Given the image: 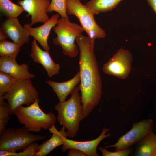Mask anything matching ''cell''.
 Masks as SVG:
<instances>
[{"label":"cell","instance_id":"1","mask_svg":"<svg viewBox=\"0 0 156 156\" xmlns=\"http://www.w3.org/2000/svg\"><path fill=\"white\" fill-rule=\"evenodd\" d=\"M95 40L82 34L76 41L79 48L81 92L83 118L98 105L101 98V80L94 50Z\"/></svg>","mask_w":156,"mask_h":156},{"label":"cell","instance_id":"2","mask_svg":"<svg viewBox=\"0 0 156 156\" xmlns=\"http://www.w3.org/2000/svg\"><path fill=\"white\" fill-rule=\"evenodd\" d=\"M78 87H76L66 101H59L55 106L57 112V120L64 127L68 137L76 136L79 130L80 122L83 119V108Z\"/></svg>","mask_w":156,"mask_h":156},{"label":"cell","instance_id":"3","mask_svg":"<svg viewBox=\"0 0 156 156\" xmlns=\"http://www.w3.org/2000/svg\"><path fill=\"white\" fill-rule=\"evenodd\" d=\"M39 99H36L33 103L27 107L21 106L14 111L15 114L21 124L30 132H40L42 129H48L55 124L56 117L52 112L45 113L40 107Z\"/></svg>","mask_w":156,"mask_h":156},{"label":"cell","instance_id":"4","mask_svg":"<svg viewBox=\"0 0 156 156\" xmlns=\"http://www.w3.org/2000/svg\"><path fill=\"white\" fill-rule=\"evenodd\" d=\"M53 29L57 35L53 40V43L62 47L64 56L76 57L79 50L75 42L84 31L81 26L71 22L69 19L61 18Z\"/></svg>","mask_w":156,"mask_h":156},{"label":"cell","instance_id":"5","mask_svg":"<svg viewBox=\"0 0 156 156\" xmlns=\"http://www.w3.org/2000/svg\"><path fill=\"white\" fill-rule=\"evenodd\" d=\"M47 137L31 133L24 126L18 128L6 127L0 133V150L14 152L23 150L32 143Z\"/></svg>","mask_w":156,"mask_h":156},{"label":"cell","instance_id":"6","mask_svg":"<svg viewBox=\"0 0 156 156\" xmlns=\"http://www.w3.org/2000/svg\"><path fill=\"white\" fill-rule=\"evenodd\" d=\"M39 93L33 86L31 79L18 80L3 96L8 102L10 114L18 107L30 105L39 99Z\"/></svg>","mask_w":156,"mask_h":156},{"label":"cell","instance_id":"7","mask_svg":"<svg viewBox=\"0 0 156 156\" xmlns=\"http://www.w3.org/2000/svg\"><path fill=\"white\" fill-rule=\"evenodd\" d=\"M67 13L77 18L84 31L91 38L95 40L106 36L105 31L96 23L93 12L82 4L80 0H67Z\"/></svg>","mask_w":156,"mask_h":156},{"label":"cell","instance_id":"8","mask_svg":"<svg viewBox=\"0 0 156 156\" xmlns=\"http://www.w3.org/2000/svg\"><path fill=\"white\" fill-rule=\"evenodd\" d=\"M153 121L150 119L133 122L131 129L120 137L115 144L106 146V148H114L115 151L129 148L152 131Z\"/></svg>","mask_w":156,"mask_h":156},{"label":"cell","instance_id":"9","mask_svg":"<svg viewBox=\"0 0 156 156\" xmlns=\"http://www.w3.org/2000/svg\"><path fill=\"white\" fill-rule=\"evenodd\" d=\"M132 60L130 51L121 48L103 64L102 70L106 74L125 79L129 74Z\"/></svg>","mask_w":156,"mask_h":156},{"label":"cell","instance_id":"10","mask_svg":"<svg viewBox=\"0 0 156 156\" xmlns=\"http://www.w3.org/2000/svg\"><path fill=\"white\" fill-rule=\"evenodd\" d=\"M109 131V129L103 127L101 133L97 138L90 141H79L66 138L61 147V151L65 152L69 149L74 148L81 151L86 156H99L97 152V147L102 140L111 136L110 133L107 134Z\"/></svg>","mask_w":156,"mask_h":156},{"label":"cell","instance_id":"11","mask_svg":"<svg viewBox=\"0 0 156 156\" xmlns=\"http://www.w3.org/2000/svg\"><path fill=\"white\" fill-rule=\"evenodd\" d=\"M51 0H19L17 3L31 17V26L37 23H45L49 18L47 10Z\"/></svg>","mask_w":156,"mask_h":156},{"label":"cell","instance_id":"12","mask_svg":"<svg viewBox=\"0 0 156 156\" xmlns=\"http://www.w3.org/2000/svg\"><path fill=\"white\" fill-rule=\"evenodd\" d=\"M0 29L8 37L21 47L29 41V32L21 25L17 18H7L1 24Z\"/></svg>","mask_w":156,"mask_h":156},{"label":"cell","instance_id":"13","mask_svg":"<svg viewBox=\"0 0 156 156\" xmlns=\"http://www.w3.org/2000/svg\"><path fill=\"white\" fill-rule=\"evenodd\" d=\"M59 17L60 15L58 13L53 14L43 24L37 27H33L30 23L24 24L23 27L44 50L49 51L50 48L48 43V36L51 29L57 25Z\"/></svg>","mask_w":156,"mask_h":156},{"label":"cell","instance_id":"14","mask_svg":"<svg viewBox=\"0 0 156 156\" xmlns=\"http://www.w3.org/2000/svg\"><path fill=\"white\" fill-rule=\"evenodd\" d=\"M30 56L34 62L42 65L49 78L59 73L60 64L53 61L49 51H44L39 47L34 39L31 43Z\"/></svg>","mask_w":156,"mask_h":156},{"label":"cell","instance_id":"15","mask_svg":"<svg viewBox=\"0 0 156 156\" xmlns=\"http://www.w3.org/2000/svg\"><path fill=\"white\" fill-rule=\"evenodd\" d=\"M0 71L7 73L18 80L31 79L35 75L31 73L27 64H18L16 59L0 57Z\"/></svg>","mask_w":156,"mask_h":156},{"label":"cell","instance_id":"16","mask_svg":"<svg viewBox=\"0 0 156 156\" xmlns=\"http://www.w3.org/2000/svg\"><path fill=\"white\" fill-rule=\"evenodd\" d=\"M66 129L63 126L59 131L55 124L52 125L48 129L52 133V136L48 140L39 145L36 156H45L56 147L63 145L65 139L68 137Z\"/></svg>","mask_w":156,"mask_h":156},{"label":"cell","instance_id":"17","mask_svg":"<svg viewBox=\"0 0 156 156\" xmlns=\"http://www.w3.org/2000/svg\"><path fill=\"white\" fill-rule=\"evenodd\" d=\"M81 81L79 71L72 79L65 82H58L49 80L46 83L52 88L60 101H65L68 96Z\"/></svg>","mask_w":156,"mask_h":156},{"label":"cell","instance_id":"18","mask_svg":"<svg viewBox=\"0 0 156 156\" xmlns=\"http://www.w3.org/2000/svg\"><path fill=\"white\" fill-rule=\"evenodd\" d=\"M135 145L133 155L152 156L156 148V134L151 131Z\"/></svg>","mask_w":156,"mask_h":156},{"label":"cell","instance_id":"19","mask_svg":"<svg viewBox=\"0 0 156 156\" xmlns=\"http://www.w3.org/2000/svg\"><path fill=\"white\" fill-rule=\"evenodd\" d=\"M122 0H90L85 5L94 14L110 11L115 8Z\"/></svg>","mask_w":156,"mask_h":156},{"label":"cell","instance_id":"20","mask_svg":"<svg viewBox=\"0 0 156 156\" xmlns=\"http://www.w3.org/2000/svg\"><path fill=\"white\" fill-rule=\"evenodd\" d=\"M0 10L7 18H17L24 11L21 6L13 3L10 0H0Z\"/></svg>","mask_w":156,"mask_h":156},{"label":"cell","instance_id":"21","mask_svg":"<svg viewBox=\"0 0 156 156\" xmlns=\"http://www.w3.org/2000/svg\"><path fill=\"white\" fill-rule=\"evenodd\" d=\"M21 46L6 40L0 41V56L1 57L16 59Z\"/></svg>","mask_w":156,"mask_h":156},{"label":"cell","instance_id":"22","mask_svg":"<svg viewBox=\"0 0 156 156\" xmlns=\"http://www.w3.org/2000/svg\"><path fill=\"white\" fill-rule=\"evenodd\" d=\"M17 80L7 73L0 71V105L7 104L3 96Z\"/></svg>","mask_w":156,"mask_h":156},{"label":"cell","instance_id":"23","mask_svg":"<svg viewBox=\"0 0 156 156\" xmlns=\"http://www.w3.org/2000/svg\"><path fill=\"white\" fill-rule=\"evenodd\" d=\"M39 145L34 142L23 149L22 151L16 152L0 150V156H36Z\"/></svg>","mask_w":156,"mask_h":156},{"label":"cell","instance_id":"24","mask_svg":"<svg viewBox=\"0 0 156 156\" xmlns=\"http://www.w3.org/2000/svg\"><path fill=\"white\" fill-rule=\"evenodd\" d=\"M53 11L57 12L61 18L69 19L67 13V0H51L47 12Z\"/></svg>","mask_w":156,"mask_h":156},{"label":"cell","instance_id":"25","mask_svg":"<svg viewBox=\"0 0 156 156\" xmlns=\"http://www.w3.org/2000/svg\"><path fill=\"white\" fill-rule=\"evenodd\" d=\"M10 114L8 104L0 105V133L6 128Z\"/></svg>","mask_w":156,"mask_h":156},{"label":"cell","instance_id":"26","mask_svg":"<svg viewBox=\"0 0 156 156\" xmlns=\"http://www.w3.org/2000/svg\"><path fill=\"white\" fill-rule=\"evenodd\" d=\"M99 150L103 156H128L133 151L132 147L119 151H108L105 147H100Z\"/></svg>","mask_w":156,"mask_h":156},{"label":"cell","instance_id":"27","mask_svg":"<svg viewBox=\"0 0 156 156\" xmlns=\"http://www.w3.org/2000/svg\"><path fill=\"white\" fill-rule=\"evenodd\" d=\"M68 150V156H86L83 152L78 149L70 148Z\"/></svg>","mask_w":156,"mask_h":156},{"label":"cell","instance_id":"28","mask_svg":"<svg viewBox=\"0 0 156 156\" xmlns=\"http://www.w3.org/2000/svg\"><path fill=\"white\" fill-rule=\"evenodd\" d=\"M149 5L156 14V0H146Z\"/></svg>","mask_w":156,"mask_h":156},{"label":"cell","instance_id":"29","mask_svg":"<svg viewBox=\"0 0 156 156\" xmlns=\"http://www.w3.org/2000/svg\"><path fill=\"white\" fill-rule=\"evenodd\" d=\"M8 38L2 30L0 29V41L6 40Z\"/></svg>","mask_w":156,"mask_h":156},{"label":"cell","instance_id":"30","mask_svg":"<svg viewBox=\"0 0 156 156\" xmlns=\"http://www.w3.org/2000/svg\"><path fill=\"white\" fill-rule=\"evenodd\" d=\"M152 156H156V148L154 151Z\"/></svg>","mask_w":156,"mask_h":156}]
</instances>
